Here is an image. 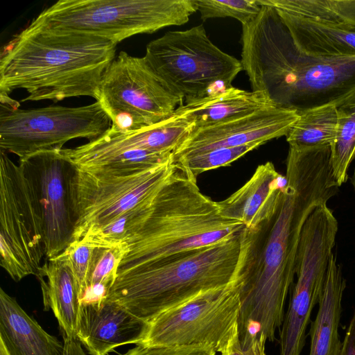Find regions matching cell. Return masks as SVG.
<instances>
[{
  "label": "cell",
  "instance_id": "cell-33",
  "mask_svg": "<svg viewBox=\"0 0 355 355\" xmlns=\"http://www.w3.org/2000/svg\"><path fill=\"white\" fill-rule=\"evenodd\" d=\"M339 355H355V311L342 343Z\"/></svg>",
  "mask_w": 355,
  "mask_h": 355
},
{
  "label": "cell",
  "instance_id": "cell-20",
  "mask_svg": "<svg viewBox=\"0 0 355 355\" xmlns=\"http://www.w3.org/2000/svg\"><path fill=\"white\" fill-rule=\"evenodd\" d=\"M295 46L311 56H355V31L340 24L276 10Z\"/></svg>",
  "mask_w": 355,
  "mask_h": 355
},
{
  "label": "cell",
  "instance_id": "cell-3",
  "mask_svg": "<svg viewBox=\"0 0 355 355\" xmlns=\"http://www.w3.org/2000/svg\"><path fill=\"white\" fill-rule=\"evenodd\" d=\"M116 44L92 35L28 26L3 50L0 95L25 89L22 101L98 97Z\"/></svg>",
  "mask_w": 355,
  "mask_h": 355
},
{
  "label": "cell",
  "instance_id": "cell-28",
  "mask_svg": "<svg viewBox=\"0 0 355 355\" xmlns=\"http://www.w3.org/2000/svg\"><path fill=\"white\" fill-rule=\"evenodd\" d=\"M202 20L211 18L232 17L242 25L253 21L261 10L257 0H195Z\"/></svg>",
  "mask_w": 355,
  "mask_h": 355
},
{
  "label": "cell",
  "instance_id": "cell-27",
  "mask_svg": "<svg viewBox=\"0 0 355 355\" xmlns=\"http://www.w3.org/2000/svg\"><path fill=\"white\" fill-rule=\"evenodd\" d=\"M265 143L266 142L258 141L239 146L216 148L180 157L173 159V162L178 167L197 179L200 174L207 171L230 165Z\"/></svg>",
  "mask_w": 355,
  "mask_h": 355
},
{
  "label": "cell",
  "instance_id": "cell-19",
  "mask_svg": "<svg viewBox=\"0 0 355 355\" xmlns=\"http://www.w3.org/2000/svg\"><path fill=\"white\" fill-rule=\"evenodd\" d=\"M36 277L41 285L45 310L51 309L63 336L77 338L81 302L67 259L60 254L48 259Z\"/></svg>",
  "mask_w": 355,
  "mask_h": 355
},
{
  "label": "cell",
  "instance_id": "cell-22",
  "mask_svg": "<svg viewBox=\"0 0 355 355\" xmlns=\"http://www.w3.org/2000/svg\"><path fill=\"white\" fill-rule=\"evenodd\" d=\"M274 105L264 93L231 87L226 91L177 108L175 114L195 125V129L212 125Z\"/></svg>",
  "mask_w": 355,
  "mask_h": 355
},
{
  "label": "cell",
  "instance_id": "cell-16",
  "mask_svg": "<svg viewBox=\"0 0 355 355\" xmlns=\"http://www.w3.org/2000/svg\"><path fill=\"white\" fill-rule=\"evenodd\" d=\"M146 327V322L105 299L81 304L77 338L90 355H108L119 346L139 345Z\"/></svg>",
  "mask_w": 355,
  "mask_h": 355
},
{
  "label": "cell",
  "instance_id": "cell-26",
  "mask_svg": "<svg viewBox=\"0 0 355 355\" xmlns=\"http://www.w3.org/2000/svg\"><path fill=\"white\" fill-rule=\"evenodd\" d=\"M295 15L340 24L355 31V0H291Z\"/></svg>",
  "mask_w": 355,
  "mask_h": 355
},
{
  "label": "cell",
  "instance_id": "cell-13",
  "mask_svg": "<svg viewBox=\"0 0 355 355\" xmlns=\"http://www.w3.org/2000/svg\"><path fill=\"white\" fill-rule=\"evenodd\" d=\"M1 266L15 282L37 275L46 245L41 220L18 165L0 155Z\"/></svg>",
  "mask_w": 355,
  "mask_h": 355
},
{
  "label": "cell",
  "instance_id": "cell-1",
  "mask_svg": "<svg viewBox=\"0 0 355 355\" xmlns=\"http://www.w3.org/2000/svg\"><path fill=\"white\" fill-rule=\"evenodd\" d=\"M329 146H289L288 184L275 218L247 229L241 269L239 331H257L274 341L284 318L286 300L295 275L304 225L313 211L339 191Z\"/></svg>",
  "mask_w": 355,
  "mask_h": 355
},
{
  "label": "cell",
  "instance_id": "cell-4",
  "mask_svg": "<svg viewBox=\"0 0 355 355\" xmlns=\"http://www.w3.org/2000/svg\"><path fill=\"white\" fill-rule=\"evenodd\" d=\"M244 227L224 217L218 202L200 191L197 179L176 165L125 241L128 251L117 274L227 240Z\"/></svg>",
  "mask_w": 355,
  "mask_h": 355
},
{
  "label": "cell",
  "instance_id": "cell-34",
  "mask_svg": "<svg viewBox=\"0 0 355 355\" xmlns=\"http://www.w3.org/2000/svg\"><path fill=\"white\" fill-rule=\"evenodd\" d=\"M63 355H90L83 349V345L77 338L63 336Z\"/></svg>",
  "mask_w": 355,
  "mask_h": 355
},
{
  "label": "cell",
  "instance_id": "cell-31",
  "mask_svg": "<svg viewBox=\"0 0 355 355\" xmlns=\"http://www.w3.org/2000/svg\"><path fill=\"white\" fill-rule=\"evenodd\" d=\"M266 341L262 333L252 331L238 332L220 355H266Z\"/></svg>",
  "mask_w": 355,
  "mask_h": 355
},
{
  "label": "cell",
  "instance_id": "cell-35",
  "mask_svg": "<svg viewBox=\"0 0 355 355\" xmlns=\"http://www.w3.org/2000/svg\"><path fill=\"white\" fill-rule=\"evenodd\" d=\"M0 355H10L7 350L4 343L0 339Z\"/></svg>",
  "mask_w": 355,
  "mask_h": 355
},
{
  "label": "cell",
  "instance_id": "cell-2",
  "mask_svg": "<svg viewBox=\"0 0 355 355\" xmlns=\"http://www.w3.org/2000/svg\"><path fill=\"white\" fill-rule=\"evenodd\" d=\"M241 64L252 91L281 108L300 112L355 99V56H311L301 52L275 8L261 6L242 25Z\"/></svg>",
  "mask_w": 355,
  "mask_h": 355
},
{
  "label": "cell",
  "instance_id": "cell-32",
  "mask_svg": "<svg viewBox=\"0 0 355 355\" xmlns=\"http://www.w3.org/2000/svg\"><path fill=\"white\" fill-rule=\"evenodd\" d=\"M121 355H216V352L205 346L165 347L137 345Z\"/></svg>",
  "mask_w": 355,
  "mask_h": 355
},
{
  "label": "cell",
  "instance_id": "cell-11",
  "mask_svg": "<svg viewBox=\"0 0 355 355\" xmlns=\"http://www.w3.org/2000/svg\"><path fill=\"white\" fill-rule=\"evenodd\" d=\"M338 232V221L327 204L306 220L300 239L294 284L279 334L281 355H300L313 309L318 304Z\"/></svg>",
  "mask_w": 355,
  "mask_h": 355
},
{
  "label": "cell",
  "instance_id": "cell-9",
  "mask_svg": "<svg viewBox=\"0 0 355 355\" xmlns=\"http://www.w3.org/2000/svg\"><path fill=\"white\" fill-rule=\"evenodd\" d=\"M0 148L19 159L44 150H61L77 138L96 139L112 125L99 102L80 106L19 109L9 95H0Z\"/></svg>",
  "mask_w": 355,
  "mask_h": 355
},
{
  "label": "cell",
  "instance_id": "cell-23",
  "mask_svg": "<svg viewBox=\"0 0 355 355\" xmlns=\"http://www.w3.org/2000/svg\"><path fill=\"white\" fill-rule=\"evenodd\" d=\"M195 130L193 122L180 115L153 125L131 132L112 130L111 136L119 146L128 150H145L173 153Z\"/></svg>",
  "mask_w": 355,
  "mask_h": 355
},
{
  "label": "cell",
  "instance_id": "cell-18",
  "mask_svg": "<svg viewBox=\"0 0 355 355\" xmlns=\"http://www.w3.org/2000/svg\"><path fill=\"white\" fill-rule=\"evenodd\" d=\"M0 339L10 355H63L64 343L47 333L2 288Z\"/></svg>",
  "mask_w": 355,
  "mask_h": 355
},
{
  "label": "cell",
  "instance_id": "cell-12",
  "mask_svg": "<svg viewBox=\"0 0 355 355\" xmlns=\"http://www.w3.org/2000/svg\"><path fill=\"white\" fill-rule=\"evenodd\" d=\"M175 166L173 158L166 163L128 175L78 168L73 182L76 220L73 241L103 227L142 204L162 187Z\"/></svg>",
  "mask_w": 355,
  "mask_h": 355
},
{
  "label": "cell",
  "instance_id": "cell-5",
  "mask_svg": "<svg viewBox=\"0 0 355 355\" xmlns=\"http://www.w3.org/2000/svg\"><path fill=\"white\" fill-rule=\"evenodd\" d=\"M242 231L163 262L117 274L106 299L147 322L202 292L225 286L239 271Z\"/></svg>",
  "mask_w": 355,
  "mask_h": 355
},
{
  "label": "cell",
  "instance_id": "cell-30",
  "mask_svg": "<svg viewBox=\"0 0 355 355\" xmlns=\"http://www.w3.org/2000/svg\"><path fill=\"white\" fill-rule=\"evenodd\" d=\"M95 247L83 240L73 241L60 254L64 257L72 271L80 297L85 291Z\"/></svg>",
  "mask_w": 355,
  "mask_h": 355
},
{
  "label": "cell",
  "instance_id": "cell-6",
  "mask_svg": "<svg viewBox=\"0 0 355 355\" xmlns=\"http://www.w3.org/2000/svg\"><path fill=\"white\" fill-rule=\"evenodd\" d=\"M195 0H60L28 25L78 32L118 44L135 35L186 24Z\"/></svg>",
  "mask_w": 355,
  "mask_h": 355
},
{
  "label": "cell",
  "instance_id": "cell-21",
  "mask_svg": "<svg viewBox=\"0 0 355 355\" xmlns=\"http://www.w3.org/2000/svg\"><path fill=\"white\" fill-rule=\"evenodd\" d=\"M346 280L335 254L331 256L318 311L311 322L309 355H339L342 343L339 326Z\"/></svg>",
  "mask_w": 355,
  "mask_h": 355
},
{
  "label": "cell",
  "instance_id": "cell-8",
  "mask_svg": "<svg viewBox=\"0 0 355 355\" xmlns=\"http://www.w3.org/2000/svg\"><path fill=\"white\" fill-rule=\"evenodd\" d=\"M241 266L230 284L202 292L147 322L139 345L179 347L205 346L223 352L239 332Z\"/></svg>",
  "mask_w": 355,
  "mask_h": 355
},
{
  "label": "cell",
  "instance_id": "cell-10",
  "mask_svg": "<svg viewBox=\"0 0 355 355\" xmlns=\"http://www.w3.org/2000/svg\"><path fill=\"white\" fill-rule=\"evenodd\" d=\"M109 116L111 128L139 130L162 122L183 105L157 77L144 57L121 51L103 74L98 97Z\"/></svg>",
  "mask_w": 355,
  "mask_h": 355
},
{
  "label": "cell",
  "instance_id": "cell-25",
  "mask_svg": "<svg viewBox=\"0 0 355 355\" xmlns=\"http://www.w3.org/2000/svg\"><path fill=\"white\" fill-rule=\"evenodd\" d=\"M338 130L331 146L330 163L333 176L339 187L348 178V171L355 162V99L337 107Z\"/></svg>",
  "mask_w": 355,
  "mask_h": 355
},
{
  "label": "cell",
  "instance_id": "cell-15",
  "mask_svg": "<svg viewBox=\"0 0 355 355\" xmlns=\"http://www.w3.org/2000/svg\"><path fill=\"white\" fill-rule=\"evenodd\" d=\"M296 111L268 106L212 125L195 129L173 153V159L220 148L286 136L297 121Z\"/></svg>",
  "mask_w": 355,
  "mask_h": 355
},
{
  "label": "cell",
  "instance_id": "cell-24",
  "mask_svg": "<svg viewBox=\"0 0 355 355\" xmlns=\"http://www.w3.org/2000/svg\"><path fill=\"white\" fill-rule=\"evenodd\" d=\"M299 118L286 136L289 145L331 146L338 130L337 107L328 104L298 112Z\"/></svg>",
  "mask_w": 355,
  "mask_h": 355
},
{
  "label": "cell",
  "instance_id": "cell-29",
  "mask_svg": "<svg viewBox=\"0 0 355 355\" xmlns=\"http://www.w3.org/2000/svg\"><path fill=\"white\" fill-rule=\"evenodd\" d=\"M127 251L126 242H121L109 247L95 248L87 286L103 284L112 288L117 277L121 262Z\"/></svg>",
  "mask_w": 355,
  "mask_h": 355
},
{
  "label": "cell",
  "instance_id": "cell-17",
  "mask_svg": "<svg viewBox=\"0 0 355 355\" xmlns=\"http://www.w3.org/2000/svg\"><path fill=\"white\" fill-rule=\"evenodd\" d=\"M288 184L271 162L259 165L252 177L226 199L217 202L220 214L239 220L250 230L270 223L276 216Z\"/></svg>",
  "mask_w": 355,
  "mask_h": 355
},
{
  "label": "cell",
  "instance_id": "cell-36",
  "mask_svg": "<svg viewBox=\"0 0 355 355\" xmlns=\"http://www.w3.org/2000/svg\"><path fill=\"white\" fill-rule=\"evenodd\" d=\"M352 180L354 183V185H355V162H354V166L352 173Z\"/></svg>",
  "mask_w": 355,
  "mask_h": 355
},
{
  "label": "cell",
  "instance_id": "cell-14",
  "mask_svg": "<svg viewBox=\"0 0 355 355\" xmlns=\"http://www.w3.org/2000/svg\"><path fill=\"white\" fill-rule=\"evenodd\" d=\"M19 166L42 223L46 257L53 259L73 241V182L78 167L61 150L19 159Z\"/></svg>",
  "mask_w": 355,
  "mask_h": 355
},
{
  "label": "cell",
  "instance_id": "cell-7",
  "mask_svg": "<svg viewBox=\"0 0 355 355\" xmlns=\"http://www.w3.org/2000/svg\"><path fill=\"white\" fill-rule=\"evenodd\" d=\"M144 58L161 82L185 103L232 87L243 70L241 60L223 51L202 24L170 31L149 42Z\"/></svg>",
  "mask_w": 355,
  "mask_h": 355
}]
</instances>
